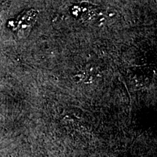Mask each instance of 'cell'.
<instances>
[{
	"label": "cell",
	"mask_w": 157,
	"mask_h": 157,
	"mask_svg": "<svg viewBox=\"0 0 157 157\" xmlns=\"http://www.w3.org/2000/svg\"><path fill=\"white\" fill-rule=\"evenodd\" d=\"M37 16V12L31 10L27 11L24 13V15H21L19 20L18 28L26 29L29 28L35 22V20Z\"/></svg>",
	"instance_id": "obj_1"
},
{
	"label": "cell",
	"mask_w": 157,
	"mask_h": 157,
	"mask_svg": "<svg viewBox=\"0 0 157 157\" xmlns=\"http://www.w3.org/2000/svg\"><path fill=\"white\" fill-rule=\"evenodd\" d=\"M3 122H4V118H3L2 116L0 115V131H1L2 127Z\"/></svg>",
	"instance_id": "obj_2"
}]
</instances>
